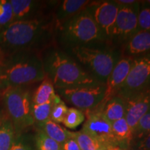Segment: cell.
<instances>
[{
	"label": "cell",
	"instance_id": "cell-35",
	"mask_svg": "<svg viewBox=\"0 0 150 150\" xmlns=\"http://www.w3.org/2000/svg\"><path fill=\"white\" fill-rule=\"evenodd\" d=\"M2 115H3V113L1 112H0V124H1V118H2Z\"/></svg>",
	"mask_w": 150,
	"mask_h": 150
},
{
	"label": "cell",
	"instance_id": "cell-32",
	"mask_svg": "<svg viewBox=\"0 0 150 150\" xmlns=\"http://www.w3.org/2000/svg\"><path fill=\"white\" fill-rule=\"evenodd\" d=\"M61 147L62 150H81L79 146L73 137L66 140Z\"/></svg>",
	"mask_w": 150,
	"mask_h": 150
},
{
	"label": "cell",
	"instance_id": "cell-17",
	"mask_svg": "<svg viewBox=\"0 0 150 150\" xmlns=\"http://www.w3.org/2000/svg\"><path fill=\"white\" fill-rule=\"evenodd\" d=\"M95 110L100 112L104 117L112 124L125 117L126 103L122 97L116 95L108 99L103 106Z\"/></svg>",
	"mask_w": 150,
	"mask_h": 150
},
{
	"label": "cell",
	"instance_id": "cell-29",
	"mask_svg": "<svg viewBox=\"0 0 150 150\" xmlns=\"http://www.w3.org/2000/svg\"><path fill=\"white\" fill-rule=\"evenodd\" d=\"M13 13L11 1L0 0V30L13 22Z\"/></svg>",
	"mask_w": 150,
	"mask_h": 150
},
{
	"label": "cell",
	"instance_id": "cell-23",
	"mask_svg": "<svg viewBox=\"0 0 150 150\" xmlns=\"http://www.w3.org/2000/svg\"><path fill=\"white\" fill-rule=\"evenodd\" d=\"M72 137L77 142L81 150H100L106 148L97 140L82 131H72Z\"/></svg>",
	"mask_w": 150,
	"mask_h": 150
},
{
	"label": "cell",
	"instance_id": "cell-33",
	"mask_svg": "<svg viewBox=\"0 0 150 150\" xmlns=\"http://www.w3.org/2000/svg\"><path fill=\"white\" fill-rule=\"evenodd\" d=\"M114 1L119 6H129L134 4L138 1L136 0H114Z\"/></svg>",
	"mask_w": 150,
	"mask_h": 150
},
{
	"label": "cell",
	"instance_id": "cell-25",
	"mask_svg": "<svg viewBox=\"0 0 150 150\" xmlns=\"http://www.w3.org/2000/svg\"><path fill=\"white\" fill-rule=\"evenodd\" d=\"M35 144L37 150H62L61 145L49 138L39 129L35 136Z\"/></svg>",
	"mask_w": 150,
	"mask_h": 150
},
{
	"label": "cell",
	"instance_id": "cell-13",
	"mask_svg": "<svg viewBox=\"0 0 150 150\" xmlns=\"http://www.w3.org/2000/svg\"><path fill=\"white\" fill-rule=\"evenodd\" d=\"M132 61L133 59L125 56H122L120 59L106 81L105 84L106 91H105L104 99L97 108L103 106L111 97L117 95L120 90L121 89L122 86L128 76Z\"/></svg>",
	"mask_w": 150,
	"mask_h": 150
},
{
	"label": "cell",
	"instance_id": "cell-11",
	"mask_svg": "<svg viewBox=\"0 0 150 150\" xmlns=\"http://www.w3.org/2000/svg\"><path fill=\"white\" fill-rule=\"evenodd\" d=\"M86 120L81 130L102 144L104 147L117 146L112 129V124L99 111L85 113Z\"/></svg>",
	"mask_w": 150,
	"mask_h": 150
},
{
	"label": "cell",
	"instance_id": "cell-2",
	"mask_svg": "<svg viewBox=\"0 0 150 150\" xmlns=\"http://www.w3.org/2000/svg\"><path fill=\"white\" fill-rule=\"evenodd\" d=\"M45 76L56 90L100 83L67 52L56 45L41 52Z\"/></svg>",
	"mask_w": 150,
	"mask_h": 150
},
{
	"label": "cell",
	"instance_id": "cell-36",
	"mask_svg": "<svg viewBox=\"0 0 150 150\" xmlns=\"http://www.w3.org/2000/svg\"><path fill=\"white\" fill-rule=\"evenodd\" d=\"M100 150H108V147H106V148H104V149H100Z\"/></svg>",
	"mask_w": 150,
	"mask_h": 150
},
{
	"label": "cell",
	"instance_id": "cell-3",
	"mask_svg": "<svg viewBox=\"0 0 150 150\" xmlns=\"http://www.w3.org/2000/svg\"><path fill=\"white\" fill-rule=\"evenodd\" d=\"M45 77L40 52L20 51L4 57L0 70V88L26 87Z\"/></svg>",
	"mask_w": 150,
	"mask_h": 150
},
{
	"label": "cell",
	"instance_id": "cell-1",
	"mask_svg": "<svg viewBox=\"0 0 150 150\" xmlns=\"http://www.w3.org/2000/svg\"><path fill=\"white\" fill-rule=\"evenodd\" d=\"M54 14L11 22L0 30V52L4 56L20 51L42 52L55 41Z\"/></svg>",
	"mask_w": 150,
	"mask_h": 150
},
{
	"label": "cell",
	"instance_id": "cell-22",
	"mask_svg": "<svg viewBox=\"0 0 150 150\" xmlns=\"http://www.w3.org/2000/svg\"><path fill=\"white\" fill-rule=\"evenodd\" d=\"M56 96H57V95H56ZM56 97L53 100L45 103V104H32L31 111H32V116L33 120H34V124H36V125H39L50 120V116H51L52 108H53L54 102H55Z\"/></svg>",
	"mask_w": 150,
	"mask_h": 150
},
{
	"label": "cell",
	"instance_id": "cell-4",
	"mask_svg": "<svg viewBox=\"0 0 150 150\" xmlns=\"http://www.w3.org/2000/svg\"><path fill=\"white\" fill-rule=\"evenodd\" d=\"M64 51L99 83L104 85L112 69L122 57L120 50L108 42L75 47Z\"/></svg>",
	"mask_w": 150,
	"mask_h": 150
},
{
	"label": "cell",
	"instance_id": "cell-5",
	"mask_svg": "<svg viewBox=\"0 0 150 150\" xmlns=\"http://www.w3.org/2000/svg\"><path fill=\"white\" fill-rule=\"evenodd\" d=\"M55 41L63 50L107 42L86 8L56 28Z\"/></svg>",
	"mask_w": 150,
	"mask_h": 150
},
{
	"label": "cell",
	"instance_id": "cell-26",
	"mask_svg": "<svg viewBox=\"0 0 150 150\" xmlns=\"http://www.w3.org/2000/svg\"><path fill=\"white\" fill-rule=\"evenodd\" d=\"M67 110H68V107L65 104L64 101L57 94V96L55 99V102H54V105L52 110L50 120L57 124L63 123Z\"/></svg>",
	"mask_w": 150,
	"mask_h": 150
},
{
	"label": "cell",
	"instance_id": "cell-16",
	"mask_svg": "<svg viewBox=\"0 0 150 150\" xmlns=\"http://www.w3.org/2000/svg\"><path fill=\"white\" fill-rule=\"evenodd\" d=\"M91 1L90 0H63L58 1L53 13L56 28L85 10Z\"/></svg>",
	"mask_w": 150,
	"mask_h": 150
},
{
	"label": "cell",
	"instance_id": "cell-15",
	"mask_svg": "<svg viewBox=\"0 0 150 150\" xmlns=\"http://www.w3.org/2000/svg\"><path fill=\"white\" fill-rule=\"evenodd\" d=\"M14 21L28 20L39 18L45 13V3L33 0H10Z\"/></svg>",
	"mask_w": 150,
	"mask_h": 150
},
{
	"label": "cell",
	"instance_id": "cell-8",
	"mask_svg": "<svg viewBox=\"0 0 150 150\" xmlns=\"http://www.w3.org/2000/svg\"><path fill=\"white\" fill-rule=\"evenodd\" d=\"M140 1L129 6H119L117 16L108 43L120 48L138 31V13Z\"/></svg>",
	"mask_w": 150,
	"mask_h": 150
},
{
	"label": "cell",
	"instance_id": "cell-38",
	"mask_svg": "<svg viewBox=\"0 0 150 150\" xmlns=\"http://www.w3.org/2000/svg\"><path fill=\"white\" fill-rule=\"evenodd\" d=\"M128 150H135V149H128Z\"/></svg>",
	"mask_w": 150,
	"mask_h": 150
},
{
	"label": "cell",
	"instance_id": "cell-20",
	"mask_svg": "<svg viewBox=\"0 0 150 150\" xmlns=\"http://www.w3.org/2000/svg\"><path fill=\"white\" fill-rule=\"evenodd\" d=\"M56 95L55 88L47 76H45L32 95L33 104H43L53 100Z\"/></svg>",
	"mask_w": 150,
	"mask_h": 150
},
{
	"label": "cell",
	"instance_id": "cell-18",
	"mask_svg": "<svg viewBox=\"0 0 150 150\" xmlns=\"http://www.w3.org/2000/svg\"><path fill=\"white\" fill-rule=\"evenodd\" d=\"M112 129L118 147L122 150L130 149L133 142V133L125 117L112 122Z\"/></svg>",
	"mask_w": 150,
	"mask_h": 150
},
{
	"label": "cell",
	"instance_id": "cell-6",
	"mask_svg": "<svg viewBox=\"0 0 150 150\" xmlns=\"http://www.w3.org/2000/svg\"><path fill=\"white\" fill-rule=\"evenodd\" d=\"M6 114L12 122L16 137L34 125L31 106L32 95L26 87L8 88L1 93Z\"/></svg>",
	"mask_w": 150,
	"mask_h": 150
},
{
	"label": "cell",
	"instance_id": "cell-19",
	"mask_svg": "<svg viewBox=\"0 0 150 150\" xmlns=\"http://www.w3.org/2000/svg\"><path fill=\"white\" fill-rule=\"evenodd\" d=\"M37 127L39 128V130L45 133L49 138L61 145L66 140L72 138V131H68L64 127H61L59 124L54 122L51 120L37 125Z\"/></svg>",
	"mask_w": 150,
	"mask_h": 150
},
{
	"label": "cell",
	"instance_id": "cell-9",
	"mask_svg": "<svg viewBox=\"0 0 150 150\" xmlns=\"http://www.w3.org/2000/svg\"><path fill=\"white\" fill-rule=\"evenodd\" d=\"M150 88V54L133 59L128 76L117 95L126 99Z\"/></svg>",
	"mask_w": 150,
	"mask_h": 150
},
{
	"label": "cell",
	"instance_id": "cell-10",
	"mask_svg": "<svg viewBox=\"0 0 150 150\" xmlns=\"http://www.w3.org/2000/svg\"><path fill=\"white\" fill-rule=\"evenodd\" d=\"M86 9L108 43L117 16L119 5L114 0L91 1Z\"/></svg>",
	"mask_w": 150,
	"mask_h": 150
},
{
	"label": "cell",
	"instance_id": "cell-7",
	"mask_svg": "<svg viewBox=\"0 0 150 150\" xmlns=\"http://www.w3.org/2000/svg\"><path fill=\"white\" fill-rule=\"evenodd\" d=\"M105 91L106 86L102 83L56 90L61 99L84 113L93 111L98 107L104 99Z\"/></svg>",
	"mask_w": 150,
	"mask_h": 150
},
{
	"label": "cell",
	"instance_id": "cell-30",
	"mask_svg": "<svg viewBox=\"0 0 150 150\" xmlns=\"http://www.w3.org/2000/svg\"><path fill=\"white\" fill-rule=\"evenodd\" d=\"M131 147L135 150H150V132L141 139L133 142Z\"/></svg>",
	"mask_w": 150,
	"mask_h": 150
},
{
	"label": "cell",
	"instance_id": "cell-21",
	"mask_svg": "<svg viewBox=\"0 0 150 150\" xmlns=\"http://www.w3.org/2000/svg\"><path fill=\"white\" fill-rule=\"evenodd\" d=\"M16 138L12 122L6 114H4L0 124V150H10Z\"/></svg>",
	"mask_w": 150,
	"mask_h": 150
},
{
	"label": "cell",
	"instance_id": "cell-27",
	"mask_svg": "<svg viewBox=\"0 0 150 150\" xmlns=\"http://www.w3.org/2000/svg\"><path fill=\"white\" fill-rule=\"evenodd\" d=\"M150 132V109L141 117L133 132V142L141 139Z\"/></svg>",
	"mask_w": 150,
	"mask_h": 150
},
{
	"label": "cell",
	"instance_id": "cell-31",
	"mask_svg": "<svg viewBox=\"0 0 150 150\" xmlns=\"http://www.w3.org/2000/svg\"><path fill=\"white\" fill-rule=\"evenodd\" d=\"M10 150H32V148L20 136L16 137Z\"/></svg>",
	"mask_w": 150,
	"mask_h": 150
},
{
	"label": "cell",
	"instance_id": "cell-28",
	"mask_svg": "<svg viewBox=\"0 0 150 150\" xmlns=\"http://www.w3.org/2000/svg\"><path fill=\"white\" fill-rule=\"evenodd\" d=\"M138 30L150 33V4L146 1H140L138 13Z\"/></svg>",
	"mask_w": 150,
	"mask_h": 150
},
{
	"label": "cell",
	"instance_id": "cell-14",
	"mask_svg": "<svg viewBox=\"0 0 150 150\" xmlns=\"http://www.w3.org/2000/svg\"><path fill=\"white\" fill-rule=\"evenodd\" d=\"M122 56L134 59L150 54V33L138 30L120 48Z\"/></svg>",
	"mask_w": 150,
	"mask_h": 150
},
{
	"label": "cell",
	"instance_id": "cell-37",
	"mask_svg": "<svg viewBox=\"0 0 150 150\" xmlns=\"http://www.w3.org/2000/svg\"><path fill=\"white\" fill-rule=\"evenodd\" d=\"M2 92H3V90L1 88H0V95H1V93H2Z\"/></svg>",
	"mask_w": 150,
	"mask_h": 150
},
{
	"label": "cell",
	"instance_id": "cell-34",
	"mask_svg": "<svg viewBox=\"0 0 150 150\" xmlns=\"http://www.w3.org/2000/svg\"><path fill=\"white\" fill-rule=\"evenodd\" d=\"M4 57V56L3 54L0 52V70H1V64H2Z\"/></svg>",
	"mask_w": 150,
	"mask_h": 150
},
{
	"label": "cell",
	"instance_id": "cell-12",
	"mask_svg": "<svg viewBox=\"0 0 150 150\" xmlns=\"http://www.w3.org/2000/svg\"><path fill=\"white\" fill-rule=\"evenodd\" d=\"M124 99L126 103L125 119L133 133L141 117L150 109V88Z\"/></svg>",
	"mask_w": 150,
	"mask_h": 150
},
{
	"label": "cell",
	"instance_id": "cell-24",
	"mask_svg": "<svg viewBox=\"0 0 150 150\" xmlns=\"http://www.w3.org/2000/svg\"><path fill=\"white\" fill-rule=\"evenodd\" d=\"M85 113L78 108H68L66 115L63 122V125L70 129H75L85 122Z\"/></svg>",
	"mask_w": 150,
	"mask_h": 150
}]
</instances>
